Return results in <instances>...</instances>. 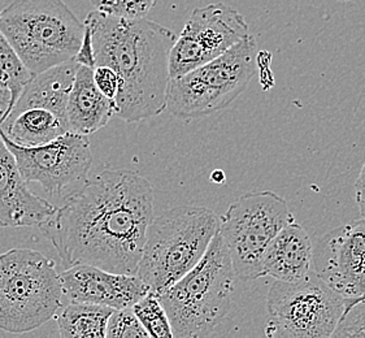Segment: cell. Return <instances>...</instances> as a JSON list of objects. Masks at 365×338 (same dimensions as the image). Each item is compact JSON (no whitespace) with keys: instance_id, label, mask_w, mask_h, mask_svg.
Returning a JSON list of instances; mask_svg holds the SVG:
<instances>
[{"instance_id":"cell-1","label":"cell","mask_w":365,"mask_h":338,"mask_svg":"<svg viewBox=\"0 0 365 338\" xmlns=\"http://www.w3.org/2000/svg\"><path fill=\"white\" fill-rule=\"evenodd\" d=\"M154 217V190L134 170L110 169L85 181L38 225L64 268L88 265L135 275Z\"/></svg>"},{"instance_id":"cell-2","label":"cell","mask_w":365,"mask_h":338,"mask_svg":"<svg viewBox=\"0 0 365 338\" xmlns=\"http://www.w3.org/2000/svg\"><path fill=\"white\" fill-rule=\"evenodd\" d=\"M83 22L91 30L96 66H110L118 76L116 116L138 123L163 113L175 33L147 17L118 19L98 11Z\"/></svg>"},{"instance_id":"cell-3","label":"cell","mask_w":365,"mask_h":338,"mask_svg":"<svg viewBox=\"0 0 365 338\" xmlns=\"http://www.w3.org/2000/svg\"><path fill=\"white\" fill-rule=\"evenodd\" d=\"M237 280L227 245L217 232L200 262L158 295L173 337L211 336L232 309Z\"/></svg>"},{"instance_id":"cell-4","label":"cell","mask_w":365,"mask_h":338,"mask_svg":"<svg viewBox=\"0 0 365 338\" xmlns=\"http://www.w3.org/2000/svg\"><path fill=\"white\" fill-rule=\"evenodd\" d=\"M219 225V216L203 206L173 207L155 216L135 276L160 295L205 257Z\"/></svg>"},{"instance_id":"cell-5","label":"cell","mask_w":365,"mask_h":338,"mask_svg":"<svg viewBox=\"0 0 365 338\" xmlns=\"http://www.w3.org/2000/svg\"><path fill=\"white\" fill-rule=\"evenodd\" d=\"M0 30L30 72L37 74L74 59L85 22L63 0H12L0 9Z\"/></svg>"},{"instance_id":"cell-6","label":"cell","mask_w":365,"mask_h":338,"mask_svg":"<svg viewBox=\"0 0 365 338\" xmlns=\"http://www.w3.org/2000/svg\"><path fill=\"white\" fill-rule=\"evenodd\" d=\"M55 262L31 249L0 254V329L24 334L56 317L63 303Z\"/></svg>"},{"instance_id":"cell-7","label":"cell","mask_w":365,"mask_h":338,"mask_svg":"<svg viewBox=\"0 0 365 338\" xmlns=\"http://www.w3.org/2000/svg\"><path fill=\"white\" fill-rule=\"evenodd\" d=\"M257 42L247 36L232 48L189 73L170 78L167 107L180 118H199L225 110L256 73Z\"/></svg>"},{"instance_id":"cell-8","label":"cell","mask_w":365,"mask_h":338,"mask_svg":"<svg viewBox=\"0 0 365 338\" xmlns=\"http://www.w3.org/2000/svg\"><path fill=\"white\" fill-rule=\"evenodd\" d=\"M219 232L227 245L237 279L262 277V257L270 241L294 221L285 199L276 191H251L241 195L219 217Z\"/></svg>"},{"instance_id":"cell-9","label":"cell","mask_w":365,"mask_h":338,"mask_svg":"<svg viewBox=\"0 0 365 338\" xmlns=\"http://www.w3.org/2000/svg\"><path fill=\"white\" fill-rule=\"evenodd\" d=\"M346 298L319 279L314 271L304 279L276 280L268 292L265 336L270 338L331 337L344 314Z\"/></svg>"},{"instance_id":"cell-10","label":"cell","mask_w":365,"mask_h":338,"mask_svg":"<svg viewBox=\"0 0 365 338\" xmlns=\"http://www.w3.org/2000/svg\"><path fill=\"white\" fill-rule=\"evenodd\" d=\"M249 24L224 3L195 8L169 53L170 78L205 66L249 36Z\"/></svg>"},{"instance_id":"cell-11","label":"cell","mask_w":365,"mask_h":338,"mask_svg":"<svg viewBox=\"0 0 365 338\" xmlns=\"http://www.w3.org/2000/svg\"><path fill=\"white\" fill-rule=\"evenodd\" d=\"M6 146L15 156L26 183H38L48 194H61L68 186L83 184L93 164L86 135L66 132L39 146H21L0 132Z\"/></svg>"},{"instance_id":"cell-12","label":"cell","mask_w":365,"mask_h":338,"mask_svg":"<svg viewBox=\"0 0 365 338\" xmlns=\"http://www.w3.org/2000/svg\"><path fill=\"white\" fill-rule=\"evenodd\" d=\"M312 271L344 298L365 295V220H352L317 240Z\"/></svg>"},{"instance_id":"cell-13","label":"cell","mask_w":365,"mask_h":338,"mask_svg":"<svg viewBox=\"0 0 365 338\" xmlns=\"http://www.w3.org/2000/svg\"><path fill=\"white\" fill-rule=\"evenodd\" d=\"M63 295L69 303H88L113 309L133 307L150 289L135 275L115 273L94 265H77L60 273Z\"/></svg>"},{"instance_id":"cell-14","label":"cell","mask_w":365,"mask_h":338,"mask_svg":"<svg viewBox=\"0 0 365 338\" xmlns=\"http://www.w3.org/2000/svg\"><path fill=\"white\" fill-rule=\"evenodd\" d=\"M55 210L48 200L29 190L15 156L0 135V227H38Z\"/></svg>"},{"instance_id":"cell-15","label":"cell","mask_w":365,"mask_h":338,"mask_svg":"<svg viewBox=\"0 0 365 338\" xmlns=\"http://www.w3.org/2000/svg\"><path fill=\"white\" fill-rule=\"evenodd\" d=\"M314 245L307 230L295 221L270 241L262 257V277L292 282L304 279L312 271Z\"/></svg>"},{"instance_id":"cell-16","label":"cell","mask_w":365,"mask_h":338,"mask_svg":"<svg viewBox=\"0 0 365 338\" xmlns=\"http://www.w3.org/2000/svg\"><path fill=\"white\" fill-rule=\"evenodd\" d=\"M116 115V104L96 88L93 68L78 66L66 106L69 132L90 135L101 130Z\"/></svg>"},{"instance_id":"cell-17","label":"cell","mask_w":365,"mask_h":338,"mask_svg":"<svg viewBox=\"0 0 365 338\" xmlns=\"http://www.w3.org/2000/svg\"><path fill=\"white\" fill-rule=\"evenodd\" d=\"M78 66L76 60H69L34 74L22 90L11 112L25 108H43L56 113L58 118L68 123L66 106Z\"/></svg>"},{"instance_id":"cell-18","label":"cell","mask_w":365,"mask_h":338,"mask_svg":"<svg viewBox=\"0 0 365 338\" xmlns=\"http://www.w3.org/2000/svg\"><path fill=\"white\" fill-rule=\"evenodd\" d=\"M0 132L21 146H39L69 132L66 120L43 108H25L9 112Z\"/></svg>"},{"instance_id":"cell-19","label":"cell","mask_w":365,"mask_h":338,"mask_svg":"<svg viewBox=\"0 0 365 338\" xmlns=\"http://www.w3.org/2000/svg\"><path fill=\"white\" fill-rule=\"evenodd\" d=\"M113 309L88 303H69L60 311L56 323L63 338H106Z\"/></svg>"},{"instance_id":"cell-20","label":"cell","mask_w":365,"mask_h":338,"mask_svg":"<svg viewBox=\"0 0 365 338\" xmlns=\"http://www.w3.org/2000/svg\"><path fill=\"white\" fill-rule=\"evenodd\" d=\"M33 76L0 30V86L12 93L15 103Z\"/></svg>"},{"instance_id":"cell-21","label":"cell","mask_w":365,"mask_h":338,"mask_svg":"<svg viewBox=\"0 0 365 338\" xmlns=\"http://www.w3.org/2000/svg\"><path fill=\"white\" fill-rule=\"evenodd\" d=\"M133 311L150 337L173 338L167 311L155 293L148 292L143 295L135 304H133Z\"/></svg>"},{"instance_id":"cell-22","label":"cell","mask_w":365,"mask_h":338,"mask_svg":"<svg viewBox=\"0 0 365 338\" xmlns=\"http://www.w3.org/2000/svg\"><path fill=\"white\" fill-rule=\"evenodd\" d=\"M331 337L365 338V298H346L344 314Z\"/></svg>"},{"instance_id":"cell-23","label":"cell","mask_w":365,"mask_h":338,"mask_svg":"<svg viewBox=\"0 0 365 338\" xmlns=\"http://www.w3.org/2000/svg\"><path fill=\"white\" fill-rule=\"evenodd\" d=\"M156 0H91V6L103 15L118 19H142L154 8Z\"/></svg>"},{"instance_id":"cell-24","label":"cell","mask_w":365,"mask_h":338,"mask_svg":"<svg viewBox=\"0 0 365 338\" xmlns=\"http://www.w3.org/2000/svg\"><path fill=\"white\" fill-rule=\"evenodd\" d=\"M150 337L140 324L133 307L113 309L110 314L106 338H146Z\"/></svg>"},{"instance_id":"cell-25","label":"cell","mask_w":365,"mask_h":338,"mask_svg":"<svg viewBox=\"0 0 365 338\" xmlns=\"http://www.w3.org/2000/svg\"><path fill=\"white\" fill-rule=\"evenodd\" d=\"M93 73H94L96 88L101 90L103 96L116 104L115 101L118 94V88H120V80H118L116 72L110 66H96L93 69Z\"/></svg>"},{"instance_id":"cell-26","label":"cell","mask_w":365,"mask_h":338,"mask_svg":"<svg viewBox=\"0 0 365 338\" xmlns=\"http://www.w3.org/2000/svg\"><path fill=\"white\" fill-rule=\"evenodd\" d=\"M74 60L80 66H88V68H93V69L96 68L93 36H91V30L86 24H85V33H83V38H82V43H81L80 50L77 52V55L74 56Z\"/></svg>"},{"instance_id":"cell-27","label":"cell","mask_w":365,"mask_h":338,"mask_svg":"<svg viewBox=\"0 0 365 338\" xmlns=\"http://www.w3.org/2000/svg\"><path fill=\"white\" fill-rule=\"evenodd\" d=\"M355 198H356L361 217L365 220V162L355 183Z\"/></svg>"},{"instance_id":"cell-28","label":"cell","mask_w":365,"mask_h":338,"mask_svg":"<svg viewBox=\"0 0 365 338\" xmlns=\"http://www.w3.org/2000/svg\"><path fill=\"white\" fill-rule=\"evenodd\" d=\"M14 106H15V102L12 98V93L8 88L0 86V126L7 118L9 112L14 108Z\"/></svg>"},{"instance_id":"cell-29","label":"cell","mask_w":365,"mask_h":338,"mask_svg":"<svg viewBox=\"0 0 365 338\" xmlns=\"http://www.w3.org/2000/svg\"><path fill=\"white\" fill-rule=\"evenodd\" d=\"M224 178H225V176H224L222 170H215V173L212 175V180H213L215 183H219V184L224 181Z\"/></svg>"},{"instance_id":"cell-30","label":"cell","mask_w":365,"mask_h":338,"mask_svg":"<svg viewBox=\"0 0 365 338\" xmlns=\"http://www.w3.org/2000/svg\"><path fill=\"white\" fill-rule=\"evenodd\" d=\"M336 1H341V3H350V1H354V0H336Z\"/></svg>"},{"instance_id":"cell-31","label":"cell","mask_w":365,"mask_h":338,"mask_svg":"<svg viewBox=\"0 0 365 338\" xmlns=\"http://www.w3.org/2000/svg\"><path fill=\"white\" fill-rule=\"evenodd\" d=\"M360 298H365V295L363 297H360Z\"/></svg>"}]
</instances>
